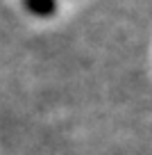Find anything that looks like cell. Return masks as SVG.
I'll return each mask as SVG.
<instances>
[{"label": "cell", "instance_id": "cell-1", "mask_svg": "<svg viewBox=\"0 0 152 155\" xmlns=\"http://www.w3.org/2000/svg\"><path fill=\"white\" fill-rule=\"evenodd\" d=\"M23 7L32 16L39 18H50L57 12V0H23Z\"/></svg>", "mask_w": 152, "mask_h": 155}]
</instances>
